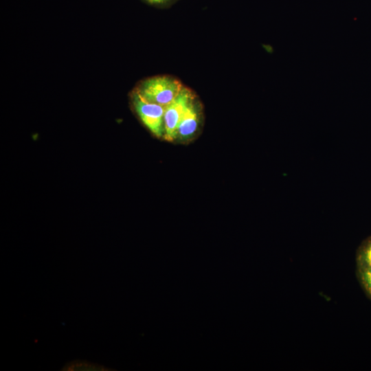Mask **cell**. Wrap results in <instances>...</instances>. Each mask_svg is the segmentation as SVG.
<instances>
[{"instance_id": "obj_4", "label": "cell", "mask_w": 371, "mask_h": 371, "mask_svg": "<svg viewBox=\"0 0 371 371\" xmlns=\"http://www.w3.org/2000/svg\"><path fill=\"white\" fill-rule=\"evenodd\" d=\"M201 117V106L194 97L187 106L177 129L176 139L186 141L197 131Z\"/></svg>"}, {"instance_id": "obj_6", "label": "cell", "mask_w": 371, "mask_h": 371, "mask_svg": "<svg viewBox=\"0 0 371 371\" xmlns=\"http://www.w3.org/2000/svg\"><path fill=\"white\" fill-rule=\"evenodd\" d=\"M145 1L153 5H161L169 4L175 0H145Z\"/></svg>"}, {"instance_id": "obj_1", "label": "cell", "mask_w": 371, "mask_h": 371, "mask_svg": "<svg viewBox=\"0 0 371 371\" xmlns=\"http://www.w3.org/2000/svg\"><path fill=\"white\" fill-rule=\"evenodd\" d=\"M183 87L178 80L170 76H159L144 80L135 91L146 100L166 106L178 95Z\"/></svg>"}, {"instance_id": "obj_7", "label": "cell", "mask_w": 371, "mask_h": 371, "mask_svg": "<svg viewBox=\"0 0 371 371\" xmlns=\"http://www.w3.org/2000/svg\"><path fill=\"white\" fill-rule=\"evenodd\" d=\"M366 260L370 267L371 268V245L368 247V250L366 253Z\"/></svg>"}, {"instance_id": "obj_3", "label": "cell", "mask_w": 371, "mask_h": 371, "mask_svg": "<svg viewBox=\"0 0 371 371\" xmlns=\"http://www.w3.org/2000/svg\"><path fill=\"white\" fill-rule=\"evenodd\" d=\"M195 97L192 91L183 86L178 95L166 106L164 111V136L168 141L176 139L177 129L190 102Z\"/></svg>"}, {"instance_id": "obj_5", "label": "cell", "mask_w": 371, "mask_h": 371, "mask_svg": "<svg viewBox=\"0 0 371 371\" xmlns=\"http://www.w3.org/2000/svg\"><path fill=\"white\" fill-rule=\"evenodd\" d=\"M102 366H99L97 364H93L91 363H86V362H81L79 361L74 362V363H67L64 368V370H106V369H103Z\"/></svg>"}, {"instance_id": "obj_2", "label": "cell", "mask_w": 371, "mask_h": 371, "mask_svg": "<svg viewBox=\"0 0 371 371\" xmlns=\"http://www.w3.org/2000/svg\"><path fill=\"white\" fill-rule=\"evenodd\" d=\"M131 98L135 110L143 124L153 135L164 138L165 106L146 100L135 90Z\"/></svg>"}, {"instance_id": "obj_8", "label": "cell", "mask_w": 371, "mask_h": 371, "mask_svg": "<svg viewBox=\"0 0 371 371\" xmlns=\"http://www.w3.org/2000/svg\"><path fill=\"white\" fill-rule=\"evenodd\" d=\"M366 280L369 287L371 289V268L366 273Z\"/></svg>"}]
</instances>
